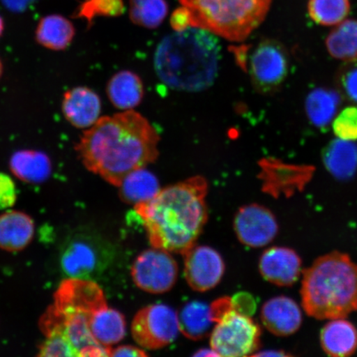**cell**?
Here are the masks:
<instances>
[{
    "mask_svg": "<svg viewBox=\"0 0 357 357\" xmlns=\"http://www.w3.org/2000/svg\"><path fill=\"white\" fill-rule=\"evenodd\" d=\"M124 11L123 0H84L75 12L74 17L87 21L91 26L97 17H119Z\"/></svg>",
    "mask_w": 357,
    "mask_h": 357,
    "instance_id": "4dcf8cb0",
    "label": "cell"
},
{
    "mask_svg": "<svg viewBox=\"0 0 357 357\" xmlns=\"http://www.w3.org/2000/svg\"><path fill=\"white\" fill-rule=\"evenodd\" d=\"M3 73V66L2 63V61L0 60V79H1V77H2Z\"/></svg>",
    "mask_w": 357,
    "mask_h": 357,
    "instance_id": "60d3db41",
    "label": "cell"
},
{
    "mask_svg": "<svg viewBox=\"0 0 357 357\" xmlns=\"http://www.w3.org/2000/svg\"><path fill=\"white\" fill-rule=\"evenodd\" d=\"M184 257V274L191 289L206 292L220 284L225 263L220 252L208 245H193Z\"/></svg>",
    "mask_w": 357,
    "mask_h": 357,
    "instance_id": "5bb4252c",
    "label": "cell"
},
{
    "mask_svg": "<svg viewBox=\"0 0 357 357\" xmlns=\"http://www.w3.org/2000/svg\"><path fill=\"white\" fill-rule=\"evenodd\" d=\"M102 102L96 91L86 86L67 91L61 102V111L67 122L73 127L88 129L100 118Z\"/></svg>",
    "mask_w": 357,
    "mask_h": 357,
    "instance_id": "2e32d148",
    "label": "cell"
},
{
    "mask_svg": "<svg viewBox=\"0 0 357 357\" xmlns=\"http://www.w3.org/2000/svg\"><path fill=\"white\" fill-rule=\"evenodd\" d=\"M106 91L115 108L132 110L144 99V86L137 74L130 70H122L109 79Z\"/></svg>",
    "mask_w": 357,
    "mask_h": 357,
    "instance_id": "ffe728a7",
    "label": "cell"
},
{
    "mask_svg": "<svg viewBox=\"0 0 357 357\" xmlns=\"http://www.w3.org/2000/svg\"><path fill=\"white\" fill-rule=\"evenodd\" d=\"M189 10L191 26L231 42H243L261 26L273 0H178Z\"/></svg>",
    "mask_w": 357,
    "mask_h": 357,
    "instance_id": "5b68a950",
    "label": "cell"
},
{
    "mask_svg": "<svg viewBox=\"0 0 357 357\" xmlns=\"http://www.w3.org/2000/svg\"><path fill=\"white\" fill-rule=\"evenodd\" d=\"M159 142L153 125L132 109L100 118L75 150L89 172L119 187L129 173L158 159Z\"/></svg>",
    "mask_w": 357,
    "mask_h": 357,
    "instance_id": "6da1fadb",
    "label": "cell"
},
{
    "mask_svg": "<svg viewBox=\"0 0 357 357\" xmlns=\"http://www.w3.org/2000/svg\"><path fill=\"white\" fill-rule=\"evenodd\" d=\"M149 356L144 349L134 346L124 345L112 348L110 356L145 357Z\"/></svg>",
    "mask_w": 357,
    "mask_h": 357,
    "instance_id": "8d00e7d4",
    "label": "cell"
},
{
    "mask_svg": "<svg viewBox=\"0 0 357 357\" xmlns=\"http://www.w3.org/2000/svg\"><path fill=\"white\" fill-rule=\"evenodd\" d=\"M234 227L239 242L252 248L270 244L279 233L275 214L258 204L241 207L236 213Z\"/></svg>",
    "mask_w": 357,
    "mask_h": 357,
    "instance_id": "7c38bea8",
    "label": "cell"
},
{
    "mask_svg": "<svg viewBox=\"0 0 357 357\" xmlns=\"http://www.w3.org/2000/svg\"><path fill=\"white\" fill-rule=\"evenodd\" d=\"M180 332L191 340L198 341L211 333L214 321L211 307L206 303L192 301L178 314Z\"/></svg>",
    "mask_w": 357,
    "mask_h": 357,
    "instance_id": "4316f807",
    "label": "cell"
},
{
    "mask_svg": "<svg viewBox=\"0 0 357 357\" xmlns=\"http://www.w3.org/2000/svg\"><path fill=\"white\" fill-rule=\"evenodd\" d=\"M211 307L215 323L211 333V347L220 356H252L260 349V326L236 309L233 298H218Z\"/></svg>",
    "mask_w": 357,
    "mask_h": 357,
    "instance_id": "8992f818",
    "label": "cell"
},
{
    "mask_svg": "<svg viewBox=\"0 0 357 357\" xmlns=\"http://www.w3.org/2000/svg\"><path fill=\"white\" fill-rule=\"evenodd\" d=\"M73 22L61 15H49L39 20L35 31L36 41L49 50L64 51L73 42Z\"/></svg>",
    "mask_w": 357,
    "mask_h": 357,
    "instance_id": "7402d4cb",
    "label": "cell"
},
{
    "mask_svg": "<svg viewBox=\"0 0 357 357\" xmlns=\"http://www.w3.org/2000/svg\"><path fill=\"white\" fill-rule=\"evenodd\" d=\"M320 343L330 356H352L357 350V328L345 318L330 319L321 331Z\"/></svg>",
    "mask_w": 357,
    "mask_h": 357,
    "instance_id": "d6986e66",
    "label": "cell"
},
{
    "mask_svg": "<svg viewBox=\"0 0 357 357\" xmlns=\"http://www.w3.org/2000/svg\"><path fill=\"white\" fill-rule=\"evenodd\" d=\"M322 158L325 168L335 178L350 180L357 169V145L337 138L324 147Z\"/></svg>",
    "mask_w": 357,
    "mask_h": 357,
    "instance_id": "44dd1931",
    "label": "cell"
},
{
    "mask_svg": "<svg viewBox=\"0 0 357 357\" xmlns=\"http://www.w3.org/2000/svg\"><path fill=\"white\" fill-rule=\"evenodd\" d=\"M119 188L120 199L134 206L149 202L162 190L158 178L146 167L129 173Z\"/></svg>",
    "mask_w": 357,
    "mask_h": 357,
    "instance_id": "d4e9b609",
    "label": "cell"
},
{
    "mask_svg": "<svg viewBox=\"0 0 357 357\" xmlns=\"http://www.w3.org/2000/svg\"><path fill=\"white\" fill-rule=\"evenodd\" d=\"M169 11L166 0H129V17L134 24L154 29L162 24Z\"/></svg>",
    "mask_w": 357,
    "mask_h": 357,
    "instance_id": "f546056e",
    "label": "cell"
},
{
    "mask_svg": "<svg viewBox=\"0 0 357 357\" xmlns=\"http://www.w3.org/2000/svg\"><path fill=\"white\" fill-rule=\"evenodd\" d=\"M289 65V52L282 43L263 40L249 60L248 73L254 89L266 96L278 92L288 77Z\"/></svg>",
    "mask_w": 357,
    "mask_h": 357,
    "instance_id": "ba28073f",
    "label": "cell"
},
{
    "mask_svg": "<svg viewBox=\"0 0 357 357\" xmlns=\"http://www.w3.org/2000/svg\"><path fill=\"white\" fill-rule=\"evenodd\" d=\"M307 10L317 24L335 26L347 19L351 3L350 0H309Z\"/></svg>",
    "mask_w": 357,
    "mask_h": 357,
    "instance_id": "f1b7e54d",
    "label": "cell"
},
{
    "mask_svg": "<svg viewBox=\"0 0 357 357\" xmlns=\"http://www.w3.org/2000/svg\"><path fill=\"white\" fill-rule=\"evenodd\" d=\"M259 271L268 282L280 287H290L302 274V260L292 248L272 247L261 254Z\"/></svg>",
    "mask_w": 357,
    "mask_h": 357,
    "instance_id": "9a60e30c",
    "label": "cell"
},
{
    "mask_svg": "<svg viewBox=\"0 0 357 357\" xmlns=\"http://www.w3.org/2000/svg\"><path fill=\"white\" fill-rule=\"evenodd\" d=\"M113 249L100 236L77 231L66 240L60 254L63 273L70 278L92 280L109 266Z\"/></svg>",
    "mask_w": 357,
    "mask_h": 357,
    "instance_id": "52a82bcc",
    "label": "cell"
},
{
    "mask_svg": "<svg viewBox=\"0 0 357 357\" xmlns=\"http://www.w3.org/2000/svg\"><path fill=\"white\" fill-rule=\"evenodd\" d=\"M333 130L339 139L357 141L356 107H347L337 114L333 119Z\"/></svg>",
    "mask_w": 357,
    "mask_h": 357,
    "instance_id": "d6a6232c",
    "label": "cell"
},
{
    "mask_svg": "<svg viewBox=\"0 0 357 357\" xmlns=\"http://www.w3.org/2000/svg\"><path fill=\"white\" fill-rule=\"evenodd\" d=\"M301 301L318 320L347 318L357 311V264L338 251L317 258L303 272Z\"/></svg>",
    "mask_w": 357,
    "mask_h": 357,
    "instance_id": "277c9868",
    "label": "cell"
},
{
    "mask_svg": "<svg viewBox=\"0 0 357 357\" xmlns=\"http://www.w3.org/2000/svg\"><path fill=\"white\" fill-rule=\"evenodd\" d=\"M38 356L41 357L78 356L77 351L64 332H55L46 335V340L40 345Z\"/></svg>",
    "mask_w": 357,
    "mask_h": 357,
    "instance_id": "1f68e13d",
    "label": "cell"
},
{
    "mask_svg": "<svg viewBox=\"0 0 357 357\" xmlns=\"http://www.w3.org/2000/svg\"><path fill=\"white\" fill-rule=\"evenodd\" d=\"M12 173L22 181L39 184L50 177L52 166L50 158L33 150H22L12 155L10 162Z\"/></svg>",
    "mask_w": 357,
    "mask_h": 357,
    "instance_id": "cb8c5ba5",
    "label": "cell"
},
{
    "mask_svg": "<svg viewBox=\"0 0 357 357\" xmlns=\"http://www.w3.org/2000/svg\"><path fill=\"white\" fill-rule=\"evenodd\" d=\"M341 105V96L328 88H317L312 91L305 100L307 119L314 126L325 128L333 121Z\"/></svg>",
    "mask_w": 357,
    "mask_h": 357,
    "instance_id": "484cf974",
    "label": "cell"
},
{
    "mask_svg": "<svg viewBox=\"0 0 357 357\" xmlns=\"http://www.w3.org/2000/svg\"><path fill=\"white\" fill-rule=\"evenodd\" d=\"M34 233V222L29 214L10 211L0 215V249L3 251H22L32 242Z\"/></svg>",
    "mask_w": 357,
    "mask_h": 357,
    "instance_id": "ac0fdd59",
    "label": "cell"
},
{
    "mask_svg": "<svg viewBox=\"0 0 357 357\" xmlns=\"http://www.w3.org/2000/svg\"><path fill=\"white\" fill-rule=\"evenodd\" d=\"M131 274L134 284L144 291L163 294L176 284L178 266L171 252L153 248L136 258Z\"/></svg>",
    "mask_w": 357,
    "mask_h": 357,
    "instance_id": "30bf717a",
    "label": "cell"
},
{
    "mask_svg": "<svg viewBox=\"0 0 357 357\" xmlns=\"http://www.w3.org/2000/svg\"><path fill=\"white\" fill-rule=\"evenodd\" d=\"M131 330L134 341L144 349H162L172 344L180 332L178 314L163 303L146 306L134 316Z\"/></svg>",
    "mask_w": 357,
    "mask_h": 357,
    "instance_id": "9c48e42d",
    "label": "cell"
},
{
    "mask_svg": "<svg viewBox=\"0 0 357 357\" xmlns=\"http://www.w3.org/2000/svg\"><path fill=\"white\" fill-rule=\"evenodd\" d=\"M220 55L218 36L190 26L167 36L159 43L154 69L158 78L176 91H202L215 82Z\"/></svg>",
    "mask_w": 357,
    "mask_h": 357,
    "instance_id": "3957f363",
    "label": "cell"
},
{
    "mask_svg": "<svg viewBox=\"0 0 357 357\" xmlns=\"http://www.w3.org/2000/svg\"><path fill=\"white\" fill-rule=\"evenodd\" d=\"M107 305L104 292L92 280L70 278L62 281L52 307L62 316L93 312Z\"/></svg>",
    "mask_w": 357,
    "mask_h": 357,
    "instance_id": "4fadbf2b",
    "label": "cell"
},
{
    "mask_svg": "<svg viewBox=\"0 0 357 357\" xmlns=\"http://www.w3.org/2000/svg\"><path fill=\"white\" fill-rule=\"evenodd\" d=\"M261 319L266 328L278 337H289L300 330L303 323L301 307L291 298L278 296L263 305Z\"/></svg>",
    "mask_w": 357,
    "mask_h": 357,
    "instance_id": "e0dca14e",
    "label": "cell"
},
{
    "mask_svg": "<svg viewBox=\"0 0 357 357\" xmlns=\"http://www.w3.org/2000/svg\"><path fill=\"white\" fill-rule=\"evenodd\" d=\"M208 189L207 181L196 176L134 206L153 248L183 255L195 245L208 218Z\"/></svg>",
    "mask_w": 357,
    "mask_h": 357,
    "instance_id": "7a4b0ae2",
    "label": "cell"
},
{
    "mask_svg": "<svg viewBox=\"0 0 357 357\" xmlns=\"http://www.w3.org/2000/svg\"><path fill=\"white\" fill-rule=\"evenodd\" d=\"M329 55L344 62L357 60V20H346L334 26L325 41Z\"/></svg>",
    "mask_w": 357,
    "mask_h": 357,
    "instance_id": "83f0119b",
    "label": "cell"
},
{
    "mask_svg": "<svg viewBox=\"0 0 357 357\" xmlns=\"http://www.w3.org/2000/svg\"><path fill=\"white\" fill-rule=\"evenodd\" d=\"M259 167L262 191L275 199L281 195L289 198L297 192H303L315 172V168L309 165L289 164L275 158L261 160Z\"/></svg>",
    "mask_w": 357,
    "mask_h": 357,
    "instance_id": "8fae6325",
    "label": "cell"
},
{
    "mask_svg": "<svg viewBox=\"0 0 357 357\" xmlns=\"http://www.w3.org/2000/svg\"><path fill=\"white\" fill-rule=\"evenodd\" d=\"M337 84L343 96L357 104V60L346 62L339 71Z\"/></svg>",
    "mask_w": 357,
    "mask_h": 357,
    "instance_id": "836d02e7",
    "label": "cell"
},
{
    "mask_svg": "<svg viewBox=\"0 0 357 357\" xmlns=\"http://www.w3.org/2000/svg\"><path fill=\"white\" fill-rule=\"evenodd\" d=\"M290 354L283 351L269 350L266 351L256 352L252 356H289Z\"/></svg>",
    "mask_w": 357,
    "mask_h": 357,
    "instance_id": "74e56055",
    "label": "cell"
},
{
    "mask_svg": "<svg viewBox=\"0 0 357 357\" xmlns=\"http://www.w3.org/2000/svg\"><path fill=\"white\" fill-rule=\"evenodd\" d=\"M17 188L13 178L3 172H0V211L10 208L15 204Z\"/></svg>",
    "mask_w": 357,
    "mask_h": 357,
    "instance_id": "e575fe53",
    "label": "cell"
},
{
    "mask_svg": "<svg viewBox=\"0 0 357 357\" xmlns=\"http://www.w3.org/2000/svg\"><path fill=\"white\" fill-rule=\"evenodd\" d=\"M193 356H198V357L211 356V357H213V356H220V355H218L217 354V352L215 351H214L213 349V348L211 347V348H203V349L198 350L197 351L195 352V354L193 355Z\"/></svg>",
    "mask_w": 357,
    "mask_h": 357,
    "instance_id": "f35d334b",
    "label": "cell"
},
{
    "mask_svg": "<svg viewBox=\"0 0 357 357\" xmlns=\"http://www.w3.org/2000/svg\"><path fill=\"white\" fill-rule=\"evenodd\" d=\"M169 22L174 32H181L190 28L191 19L189 10L184 6L178 7L173 12Z\"/></svg>",
    "mask_w": 357,
    "mask_h": 357,
    "instance_id": "d590c367",
    "label": "cell"
},
{
    "mask_svg": "<svg viewBox=\"0 0 357 357\" xmlns=\"http://www.w3.org/2000/svg\"><path fill=\"white\" fill-rule=\"evenodd\" d=\"M89 328L96 340L108 348L121 342L127 332L126 320L122 312L108 305L93 312Z\"/></svg>",
    "mask_w": 357,
    "mask_h": 357,
    "instance_id": "603a6c76",
    "label": "cell"
},
{
    "mask_svg": "<svg viewBox=\"0 0 357 357\" xmlns=\"http://www.w3.org/2000/svg\"><path fill=\"white\" fill-rule=\"evenodd\" d=\"M4 31V21L1 15H0V38L2 37Z\"/></svg>",
    "mask_w": 357,
    "mask_h": 357,
    "instance_id": "ab89813d",
    "label": "cell"
}]
</instances>
